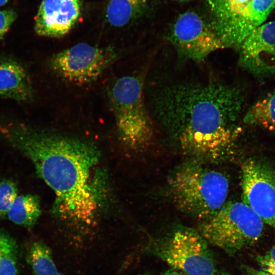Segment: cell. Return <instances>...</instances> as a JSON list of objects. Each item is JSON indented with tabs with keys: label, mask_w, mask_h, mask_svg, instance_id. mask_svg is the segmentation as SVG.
<instances>
[{
	"label": "cell",
	"mask_w": 275,
	"mask_h": 275,
	"mask_svg": "<svg viewBox=\"0 0 275 275\" xmlns=\"http://www.w3.org/2000/svg\"><path fill=\"white\" fill-rule=\"evenodd\" d=\"M141 275H145V274H141Z\"/></svg>",
	"instance_id": "obj_28"
},
{
	"label": "cell",
	"mask_w": 275,
	"mask_h": 275,
	"mask_svg": "<svg viewBox=\"0 0 275 275\" xmlns=\"http://www.w3.org/2000/svg\"><path fill=\"white\" fill-rule=\"evenodd\" d=\"M263 270L266 271L272 275H275V266L271 265H266L262 266Z\"/></svg>",
	"instance_id": "obj_23"
},
{
	"label": "cell",
	"mask_w": 275,
	"mask_h": 275,
	"mask_svg": "<svg viewBox=\"0 0 275 275\" xmlns=\"http://www.w3.org/2000/svg\"><path fill=\"white\" fill-rule=\"evenodd\" d=\"M118 56L114 47L80 42L53 54L49 65L66 81L83 85L96 80Z\"/></svg>",
	"instance_id": "obj_8"
},
{
	"label": "cell",
	"mask_w": 275,
	"mask_h": 275,
	"mask_svg": "<svg viewBox=\"0 0 275 275\" xmlns=\"http://www.w3.org/2000/svg\"><path fill=\"white\" fill-rule=\"evenodd\" d=\"M171 200L180 211L205 220L226 203L229 184L222 173L199 162L180 166L168 179Z\"/></svg>",
	"instance_id": "obj_3"
},
{
	"label": "cell",
	"mask_w": 275,
	"mask_h": 275,
	"mask_svg": "<svg viewBox=\"0 0 275 275\" xmlns=\"http://www.w3.org/2000/svg\"><path fill=\"white\" fill-rule=\"evenodd\" d=\"M243 102L236 87L186 82L164 87L155 107L184 153L196 160L216 162L234 151L242 131L236 123Z\"/></svg>",
	"instance_id": "obj_2"
},
{
	"label": "cell",
	"mask_w": 275,
	"mask_h": 275,
	"mask_svg": "<svg viewBox=\"0 0 275 275\" xmlns=\"http://www.w3.org/2000/svg\"><path fill=\"white\" fill-rule=\"evenodd\" d=\"M151 0H108L105 9L107 22L114 27H123L139 18Z\"/></svg>",
	"instance_id": "obj_14"
},
{
	"label": "cell",
	"mask_w": 275,
	"mask_h": 275,
	"mask_svg": "<svg viewBox=\"0 0 275 275\" xmlns=\"http://www.w3.org/2000/svg\"><path fill=\"white\" fill-rule=\"evenodd\" d=\"M17 196V185L14 181L9 179H0V217L7 216Z\"/></svg>",
	"instance_id": "obj_19"
},
{
	"label": "cell",
	"mask_w": 275,
	"mask_h": 275,
	"mask_svg": "<svg viewBox=\"0 0 275 275\" xmlns=\"http://www.w3.org/2000/svg\"><path fill=\"white\" fill-rule=\"evenodd\" d=\"M263 228L262 220L246 204L235 201L204 220L198 231L208 243L233 255L257 242Z\"/></svg>",
	"instance_id": "obj_4"
},
{
	"label": "cell",
	"mask_w": 275,
	"mask_h": 275,
	"mask_svg": "<svg viewBox=\"0 0 275 275\" xmlns=\"http://www.w3.org/2000/svg\"><path fill=\"white\" fill-rule=\"evenodd\" d=\"M241 173L243 202L275 233V164L249 158L242 163Z\"/></svg>",
	"instance_id": "obj_9"
},
{
	"label": "cell",
	"mask_w": 275,
	"mask_h": 275,
	"mask_svg": "<svg viewBox=\"0 0 275 275\" xmlns=\"http://www.w3.org/2000/svg\"><path fill=\"white\" fill-rule=\"evenodd\" d=\"M240 64L259 78L275 76V21L256 29L239 47Z\"/></svg>",
	"instance_id": "obj_11"
},
{
	"label": "cell",
	"mask_w": 275,
	"mask_h": 275,
	"mask_svg": "<svg viewBox=\"0 0 275 275\" xmlns=\"http://www.w3.org/2000/svg\"><path fill=\"white\" fill-rule=\"evenodd\" d=\"M0 134L33 163L53 191V212L88 224L102 204L105 180L100 156L86 142L21 124L0 126Z\"/></svg>",
	"instance_id": "obj_1"
},
{
	"label": "cell",
	"mask_w": 275,
	"mask_h": 275,
	"mask_svg": "<svg viewBox=\"0 0 275 275\" xmlns=\"http://www.w3.org/2000/svg\"><path fill=\"white\" fill-rule=\"evenodd\" d=\"M147 251L185 275H218L208 243L199 232L178 226L150 241Z\"/></svg>",
	"instance_id": "obj_5"
},
{
	"label": "cell",
	"mask_w": 275,
	"mask_h": 275,
	"mask_svg": "<svg viewBox=\"0 0 275 275\" xmlns=\"http://www.w3.org/2000/svg\"><path fill=\"white\" fill-rule=\"evenodd\" d=\"M209 23L225 47H239L266 20L275 0H207Z\"/></svg>",
	"instance_id": "obj_7"
},
{
	"label": "cell",
	"mask_w": 275,
	"mask_h": 275,
	"mask_svg": "<svg viewBox=\"0 0 275 275\" xmlns=\"http://www.w3.org/2000/svg\"><path fill=\"white\" fill-rule=\"evenodd\" d=\"M81 10L80 0H42L35 18V32L42 37H63L75 26Z\"/></svg>",
	"instance_id": "obj_12"
},
{
	"label": "cell",
	"mask_w": 275,
	"mask_h": 275,
	"mask_svg": "<svg viewBox=\"0 0 275 275\" xmlns=\"http://www.w3.org/2000/svg\"><path fill=\"white\" fill-rule=\"evenodd\" d=\"M17 14L13 9L0 11V40L2 39L16 20Z\"/></svg>",
	"instance_id": "obj_20"
},
{
	"label": "cell",
	"mask_w": 275,
	"mask_h": 275,
	"mask_svg": "<svg viewBox=\"0 0 275 275\" xmlns=\"http://www.w3.org/2000/svg\"><path fill=\"white\" fill-rule=\"evenodd\" d=\"M162 275H185L183 273L176 270L174 268H171L168 270Z\"/></svg>",
	"instance_id": "obj_24"
},
{
	"label": "cell",
	"mask_w": 275,
	"mask_h": 275,
	"mask_svg": "<svg viewBox=\"0 0 275 275\" xmlns=\"http://www.w3.org/2000/svg\"><path fill=\"white\" fill-rule=\"evenodd\" d=\"M108 96L122 141L134 148L146 146L153 130L141 77L127 75L119 78L110 88Z\"/></svg>",
	"instance_id": "obj_6"
},
{
	"label": "cell",
	"mask_w": 275,
	"mask_h": 275,
	"mask_svg": "<svg viewBox=\"0 0 275 275\" xmlns=\"http://www.w3.org/2000/svg\"><path fill=\"white\" fill-rule=\"evenodd\" d=\"M10 0H0V7L5 5L7 4Z\"/></svg>",
	"instance_id": "obj_25"
},
{
	"label": "cell",
	"mask_w": 275,
	"mask_h": 275,
	"mask_svg": "<svg viewBox=\"0 0 275 275\" xmlns=\"http://www.w3.org/2000/svg\"><path fill=\"white\" fill-rule=\"evenodd\" d=\"M32 83L24 66L17 61L0 57V97L18 102L33 100Z\"/></svg>",
	"instance_id": "obj_13"
},
{
	"label": "cell",
	"mask_w": 275,
	"mask_h": 275,
	"mask_svg": "<svg viewBox=\"0 0 275 275\" xmlns=\"http://www.w3.org/2000/svg\"><path fill=\"white\" fill-rule=\"evenodd\" d=\"M173 1H177V2H185V1H190V0H173Z\"/></svg>",
	"instance_id": "obj_26"
},
{
	"label": "cell",
	"mask_w": 275,
	"mask_h": 275,
	"mask_svg": "<svg viewBox=\"0 0 275 275\" xmlns=\"http://www.w3.org/2000/svg\"><path fill=\"white\" fill-rule=\"evenodd\" d=\"M247 272L248 275H272L264 270H259L250 268H248Z\"/></svg>",
	"instance_id": "obj_22"
},
{
	"label": "cell",
	"mask_w": 275,
	"mask_h": 275,
	"mask_svg": "<svg viewBox=\"0 0 275 275\" xmlns=\"http://www.w3.org/2000/svg\"><path fill=\"white\" fill-rule=\"evenodd\" d=\"M28 260L36 275H61L52 260L51 250L42 242L33 243Z\"/></svg>",
	"instance_id": "obj_17"
},
{
	"label": "cell",
	"mask_w": 275,
	"mask_h": 275,
	"mask_svg": "<svg viewBox=\"0 0 275 275\" xmlns=\"http://www.w3.org/2000/svg\"><path fill=\"white\" fill-rule=\"evenodd\" d=\"M169 39L180 55L194 61H203L212 52L225 47L210 24L193 11L177 17Z\"/></svg>",
	"instance_id": "obj_10"
},
{
	"label": "cell",
	"mask_w": 275,
	"mask_h": 275,
	"mask_svg": "<svg viewBox=\"0 0 275 275\" xmlns=\"http://www.w3.org/2000/svg\"><path fill=\"white\" fill-rule=\"evenodd\" d=\"M223 275H230V274H228V273H223Z\"/></svg>",
	"instance_id": "obj_27"
},
{
	"label": "cell",
	"mask_w": 275,
	"mask_h": 275,
	"mask_svg": "<svg viewBox=\"0 0 275 275\" xmlns=\"http://www.w3.org/2000/svg\"><path fill=\"white\" fill-rule=\"evenodd\" d=\"M17 246L8 234L0 231V275H16Z\"/></svg>",
	"instance_id": "obj_18"
},
{
	"label": "cell",
	"mask_w": 275,
	"mask_h": 275,
	"mask_svg": "<svg viewBox=\"0 0 275 275\" xmlns=\"http://www.w3.org/2000/svg\"><path fill=\"white\" fill-rule=\"evenodd\" d=\"M243 122L268 130H275V91L256 101L246 113Z\"/></svg>",
	"instance_id": "obj_16"
},
{
	"label": "cell",
	"mask_w": 275,
	"mask_h": 275,
	"mask_svg": "<svg viewBox=\"0 0 275 275\" xmlns=\"http://www.w3.org/2000/svg\"><path fill=\"white\" fill-rule=\"evenodd\" d=\"M257 260L262 266L266 265L275 266V245L264 255L258 257Z\"/></svg>",
	"instance_id": "obj_21"
},
{
	"label": "cell",
	"mask_w": 275,
	"mask_h": 275,
	"mask_svg": "<svg viewBox=\"0 0 275 275\" xmlns=\"http://www.w3.org/2000/svg\"><path fill=\"white\" fill-rule=\"evenodd\" d=\"M41 213L40 200L37 195H18L10 208L7 216L15 224L31 228Z\"/></svg>",
	"instance_id": "obj_15"
}]
</instances>
